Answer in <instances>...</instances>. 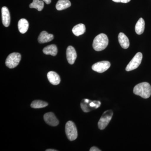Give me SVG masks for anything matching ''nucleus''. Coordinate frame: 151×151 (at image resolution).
I'll return each instance as SVG.
<instances>
[{"mask_svg": "<svg viewBox=\"0 0 151 151\" xmlns=\"http://www.w3.org/2000/svg\"><path fill=\"white\" fill-rule=\"evenodd\" d=\"M48 104L46 102L42 100H34L31 104V107L33 108H45L48 105Z\"/></svg>", "mask_w": 151, "mask_h": 151, "instance_id": "obj_20", "label": "nucleus"}, {"mask_svg": "<svg viewBox=\"0 0 151 151\" xmlns=\"http://www.w3.org/2000/svg\"><path fill=\"white\" fill-rule=\"evenodd\" d=\"M44 119L47 124L52 127H55L59 124V121L52 112L45 113L44 116Z\"/></svg>", "mask_w": 151, "mask_h": 151, "instance_id": "obj_8", "label": "nucleus"}, {"mask_svg": "<svg viewBox=\"0 0 151 151\" xmlns=\"http://www.w3.org/2000/svg\"><path fill=\"white\" fill-rule=\"evenodd\" d=\"M90 151H101V150H100V149L97 148V147H92V148H90V150H89Z\"/></svg>", "mask_w": 151, "mask_h": 151, "instance_id": "obj_22", "label": "nucleus"}, {"mask_svg": "<svg viewBox=\"0 0 151 151\" xmlns=\"http://www.w3.org/2000/svg\"><path fill=\"white\" fill-rule=\"evenodd\" d=\"M134 94L139 95L144 99H147L150 97L151 87L148 82H142L137 84L134 87Z\"/></svg>", "mask_w": 151, "mask_h": 151, "instance_id": "obj_1", "label": "nucleus"}, {"mask_svg": "<svg viewBox=\"0 0 151 151\" xmlns=\"http://www.w3.org/2000/svg\"><path fill=\"white\" fill-rule=\"evenodd\" d=\"M28 22L26 19H22L19 21L18 24V29L20 32L22 34H24L27 32L29 28Z\"/></svg>", "mask_w": 151, "mask_h": 151, "instance_id": "obj_14", "label": "nucleus"}, {"mask_svg": "<svg viewBox=\"0 0 151 151\" xmlns=\"http://www.w3.org/2000/svg\"><path fill=\"white\" fill-rule=\"evenodd\" d=\"M111 66V63L108 61L96 63L92 66V69L98 73H102L106 71Z\"/></svg>", "mask_w": 151, "mask_h": 151, "instance_id": "obj_7", "label": "nucleus"}, {"mask_svg": "<svg viewBox=\"0 0 151 151\" xmlns=\"http://www.w3.org/2000/svg\"><path fill=\"white\" fill-rule=\"evenodd\" d=\"M72 31L74 35L79 36L84 33L86 31V27L83 24H79L74 26Z\"/></svg>", "mask_w": 151, "mask_h": 151, "instance_id": "obj_16", "label": "nucleus"}, {"mask_svg": "<svg viewBox=\"0 0 151 151\" xmlns=\"http://www.w3.org/2000/svg\"><path fill=\"white\" fill-rule=\"evenodd\" d=\"M2 18L3 24L5 27H8L10 24V15L8 9L6 6L1 9Z\"/></svg>", "mask_w": 151, "mask_h": 151, "instance_id": "obj_10", "label": "nucleus"}, {"mask_svg": "<svg viewBox=\"0 0 151 151\" xmlns=\"http://www.w3.org/2000/svg\"><path fill=\"white\" fill-rule=\"evenodd\" d=\"M113 1L116 3H128L131 0H112Z\"/></svg>", "mask_w": 151, "mask_h": 151, "instance_id": "obj_21", "label": "nucleus"}, {"mask_svg": "<svg viewBox=\"0 0 151 151\" xmlns=\"http://www.w3.org/2000/svg\"><path fill=\"white\" fill-rule=\"evenodd\" d=\"M47 78L52 85H57L60 84V78L59 75L54 71H50L47 74Z\"/></svg>", "mask_w": 151, "mask_h": 151, "instance_id": "obj_12", "label": "nucleus"}, {"mask_svg": "<svg viewBox=\"0 0 151 151\" xmlns=\"http://www.w3.org/2000/svg\"><path fill=\"white\" fill-rule=\"evenodd\" d=\"M108 37L106 35L100 34L94 38L92 46L96 51H102L108 46Z\"/></svg>", "mask_w": 151, "mask_h": 151, "instance_id": "obj_2", "label": "nucleus"}, {"mask_svg": "<svg viewBox=\"0 0 151 151\" xmlns=\"http://www.w3.org/2000/svg\"><path fill=\"white\" fill-rule=\"evenodd\" d=\"M118 39L120 45L122 48L127 49L130 45L129 40L128 37L123 33H119L118 36Z\"/></svg>", "mask_w": 151, "mask_h": 151, "instance_id": "obj_13", "label": "nucleus"}, {"mask_svg": "<svg viewBox=\"0 0 151 151\" xmlns=\"http://www.w3.org/2000/svg\"><path fill=\"white\" fill-rule=\"evenodd\" d=\"M54 38V36L49 34L46 31L42 32L38 38V41L40 43H44L51 41Z\"/></svg>", "mask_w": 151, "mask_h": 151, "instance_id": "obj_11", "label": "nucleus"}, {"mask_svg": "<svg viewBox=\"0 0 151 151\" xmlns=\"http://www.w3.org/2000/svg\"><path fill=\"white\" fill-rule=\"evenodd\" d=\"M46 151H57L56 150H53V149H48V150H47Z\"/></svg>", "mask_w": 151, "mask_h": 151, "instance_id": "obj_24", "label": "nucleus"}, {"mask_svg": "<svg viewBox=\"0 0 151 151\" xmlns=\"http://www.w3.org/2000/svg\"><path fill=\"white\" fill-rule=\"evenodd\" d=\"M142 58V54L141 52L137 53L127 65L126 68V70L127 71H131L137 68L140 65Z\"/></svg>", "mask_w": 151, "mask_h": 151, "instance_id": "obj_6", "label": "nucleus"}, {"mask_svg": "<svg viewBox=\"0 0 151 151\" xmlns=\"http://www.w3.org/2000/svg\"><path fill=\"white\" fill-rule=\"evenodd\" d=\"M66 57L68 62L69 64L72 65L75 62L77 54L75 49L72 46H69L66 49Z\"/></svg>", "mask_w": 151, "mask_h": 151, "instance_id": "obj_9", "label": "nucleus"}, {"mask_svg": "<svg viewBox=\"0 0 151 151\" xmlns=\"http://www.w3.org/2000/svg\"><path fill=\"white\" fill-rule=\"evenodd\" d=\"M145 29V22L144 19H139L135 26V32L138 35H141L144 32Z\"/></svg>", "mask_w": 151, "mask_h": 151, "instance_id": "obj_18", "label": "nucleus"}, {"mask_svg": "<svg viewBox=\"0 0 151 151\" xmlns=\"http://www.w3.org/2000/svg\"><path fill=\"white\" fill-rule=\"evenodd\" d=\"M65 132L68 139L70 141L75 140L78 137L76 126L71 121H68L65 124Z\"/></svg>", "mask_w": 151, "mask_h": 151, "instance_id": "obj_3", "label": "nucleus"}, {"mask_svg": "<svg viewBox=\"0 0 151 151\" xmlns=\"http://www.w3.org/2000/svg\"><path fill=\"white\" fill-rule=\"evenodd\" d=\"M43 52L46 55H50L52 56H55L58 53L57 47L55 45H50L44 48Z\"/></svg>", "mask_w": 151, "mask_h": 151, "instance_id": "obj_15", "label": "nucleus"}, {"mask_svg": "<svg viewBox=\"0 0 151 151\" xmlns=\"http://www.w3.org/2000/svg\"><path fill=\"white\" fill-rule=\"evenodd\" d=\"M44 2H45L47 4H49L51 2V0H42Z\"/></svg>", "mask_w": 151, "mask_h": 151, "instance_id": "obj_23", "label": "nucleus"}, {"mask_svg": "<svg viewBox=\"0 0 151 151\" xmlns=\"http://www.w3.org/2000/svg\"><path fill=\"white\" fill-rule=\"evenodd\" d=\"M113 116V112L111 110H108L104 112L98 122L99 129L100 130L104 129L110 123Z\"/></svg>", "mask_w": 151, "mask_h": 151, "instance_id": "obj_5", "label": "nucleus"}, {"mask_svg": "<svg viewBox=\"0 0 151 151\" xmlns=\"http://www.w3.org/2000/svg\"><path fill=\"white\" fill-rule=\"evenodd\" d=\"M21 59V55L18 52L9 55L6 60V65L9 68H13L19 65Z\"/></svg>", "mask_w": 151, "mask_h": 151, "instance_id": "obj_4", "label": "nucleus"}, {"mask_svg": "<svg viewBox=\"0 0 151 151\" xmlns=\"http://www.w3.org/2000/svg\"><path fill=\"white\" fill-rule=\"evenodd\" d=\"M44 1L40 0H33L32 3L29 5L30 8L37 9L38 11H41L44 8Z\"/></svg>", "mask_w": 151, "mask_h": 151, "instance_id": "obj_19", "label": "nucleus"}, {"mask_svg": "<svg viewBox=\"0 0 151 151\" xmlns=\"http://www.w3.org/2000/svg\"><path fill=\"white\" fill-rule=\"evenodd\" d=\"M71 6V3L69 0H58L56 5L57 10L61 11L69 8Z\"/></svg>", "mask_w": 151, "mask_h": 151, "instance_id": "obj_17", "label": "nucleus"}]
</instances>
